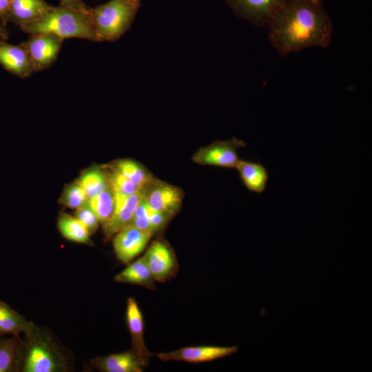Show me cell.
<instances>
[{
  "instance_id": "obj_1",
  "label": "cell",
  "mask_w": 372,
  "mask_h": 372,
  "mask_svg": "<svg viewBox=\"0 0 372 372\" xmlns=\"http://www.w3.org/2000/svg\"><path fill=\"white\" fill-rule=\"evenodd\" d=\"M267 25L269 43L282 57L309 48H326L333 32L320 1L309 0H287Z\"/></svg>"
},
{
  "instance_id": "obj_2",
  "label": "cell",
  "mask_w": 372,
  "mask_h": 372,
  "mask_svg": "<svg viewBox=\"0 0 372 372\" xmlns=\"http://www.w3.org/2000/svg\"><path fill=\"white\" fill-rule=\"evenodd\" d=\"M19 27L29 34L48 32L63 39L78 38L98 41L90 10L80 12L62 5L53 6L39 20Z\"/></svg>"
},
{
  "instance_id": "obj_3",
  "label": "cell",
  "mask_w": 372,
  "mask_h": 372,
  "mask_svg": "<svg viewBox=\"0 0 372 372\" xmlns=\"http://www.w3.org/2000/svg\"><path fill=\"white\" fill-rule=\"evenodd\" d=\"M138 6L127 0H111L90 8L98 41H113L130 28Z\"/></svg>"
},
{
  "instance_id": "obj_4",
  "label": "cell",
  "mask_w": 372,
  "mask_h": 372,
  "mask_svg": "<svg viewBox=\"0 0 372 372\" xmlns=\"http://www.w3.org/2000/svg\"><path fill=\"white\" fill-rule=\"evenodd\" d=\"M25 334L28 341L21 344L19 370L23 372L63 371L65 364L61 355L47 337L41 335L34 324Z\"/></svg>"
},
{
  "instance_id": "obj_5",
  "label": "cell",
  "mask_w": 372,
  "mask_h": 372,
  "mask_svg": "<svg viewBox=\"0 0 372 372\" xmlns=\"http://www.w3.org/2000/svg\"><path fill=\"white\" fill-rule=\"evenodd\" d=\"M64 39L52 33L30 34L21 44L25 48L34 72L49 68L56 61Z\"/></svg>"
},
{
  "instance_id": "obj_6",
  "label": "cell",
  "mask_w": 372,
  "mask_h": 372,
  "mask_svg": "<svg viewBox=\"0 0 372 372\" xmlns=\"http://www.w3.org/2000/svg\"><path fill=\"white\" fill-rule=\"evenodd\" d=\"M245 145L244 141L235 138L214 141L200 148L193 156L192 161L200 165L236 168L240 161L237 150Z\"/></svg>"
},
{
  "instance_id": "obj_7",
  "label": "cell",
  "mask_w": 372,
  "mask_h": 372,
  "mask_svg": "<svg viewBox=\"0 0 372 372\" xmlns=\"http://www.w3.org/2000/svg\"><path fill=\"white\" fill-rule=\"evenodd\" d=\"M142 190L144 200L154 210L174 216L181 207L183 192L176 186L154 178Z\"/></svg>"
},
{
  "instance_id": "obj_8",
  "label": "cell",
  "mask_w": 372,
  "mask_h": 372,
  "mask_svg": "<svg viewBox=\"0 0 372 372\" xmlns=\"http://www.w3.org/2000/svg\"><path fill=\"white\" fill-rule=\"evenodd\" d=\"M143 256L156 281H167L178 270L175 254L164 240H154Z\"/></svg>"
},
{
  "instance_id": "obj_9",
  "label": "cell",
  "mask_w": 372,
  "mask_h": 372,
  "mask_svg": "<svg viewBox=\"0 0 372 372\" xmlns=\"http://www.w3.org/2000/svg\"><path fill=\"white\" fill-rule=\"evenodd\" d=\"M287 0H227L236 15L258 26L267 25Z\"/></svg>"
},
{
  "instance_id": "obj_10",
  "label": "cell",
  "mask_w": 372,
  "mask_h": 372,
  "mask_svg": "<svg viewBox=\"0 0 372 372\" xmlns=\"http://www.w3.org/2000/svg\"><path fill=\"white\" fill-rule=\"evenodd\" d=\"M153 235L132 225L125 226L115 234L113 240L117 258L123 263H129L144 250Z\"/></svg>"
},
{
  "instance_id": "obj_11",
  "label": "cell",
  "mask_w": 372,
  "mask_h": 372,
  "mask_svg": "<svg viewBox=\"0 0 372 372\" xmlns=\"http://www.w3.org/2000/svg\"><path fill=\"white\" fill-rule=\"evenodd\" d=\"M237 347L199 346L187 347L157 355L164 362L176 360L192 363L209 362L228 356L236 352Z\"/></svg>"
},
{
  "instance_id": "obj_12",
  "label": "cell",
  "mask_w": 372,
  "mask_h": 372,
  "mask_svg": "<svg viewBox=\"0 0 372 372\" xmlns=\"http://www.w3.org/2000/svg\"><path fill=\"white\" fill-rule=\"evenodd\" d=\"M143 197V190L130 195L114 194L115 206L110 218L103 224L105 237L110 238L130 224L134 211Z\"/></svg>"
},
{
  "instance_id": "obj_13",
  "label": "cell",
  "mask_w": 372,
  "mask_h": 372,
  "mask_svg": "<svg viewBox=\"0 0 372 372\" xmlns=\"http://www.w3.org/2000/svg\"><path fill=\"white\" fill-rule=\"evenodd\" d=\"M0 65L21 79H26L34 72L30 56L21 43L13 45L0 41Z\"/></svg>"
},
{
  "instance_id": "obj_14",
  "label": "cell",
  "mask_w": 372,
  "mask_h": 372,
  "mask_svg": "<svg viewBox=\"0 0 372 372\" xmlns=\"http://www.w3.org/2000/svg\"><path fill=\"white\" fill-rule=\"evenodd\" d=\"M148 364L133 349L98 357L92 361L94 367L103 372H142Z\"/></svg>"
},
{
  "instance_id": "obj_15",
  "label": "cell",
  "mask_w": 372,
  "mask_h": 372,
  "mask_svg": "<svg viewBox=\"0 0 372 372\" xmlns=\"http://www.w3.org/2000/svg\"><path fill=\"white\" fill-rule=\"evenodd\" d=\"M53 6L45 0H12L7 15V23L18 25L41 19Z\"/></svg>"
},
{
  "instance_id": "obj_16",
  "label": "cell",
  "mask_w": 372,
  "mask_h": 372,
  "mask_svg": "<svg viewBox=\"0 0 372 372\" xmlns=\"http://www.w3.org/2000/svg\"><path fill=\"white\" fill-rule=\"evenodd\" d=\"M126 320L132 340V349L141 358L149 362L154 354L147 348L143 337V318L136 301L129 298L126 307Z\"/></svg>"
},
{
  "instance_id": "obj_17",
  "label": "cell",
  "mask_w": 372,
  "mask_h": 372,
  "mask_svg": "<svg viewBox=\"0 0 372 372\" xmlns=\"http://www.w3.org/2000/svg\"><path fill=\"white\" fill-rule=\"evenodd\" d=\"M117 282L136 285L150 289H155V282L143 256L129 264L114 278Z\"/></svg>"
},
{
  "instance_id": "obj_18",
  "label": "cell",
  "mask_w": 372,
  "mask_h": 372,
  "mask_svg": "<svg viewBox=\"0 0 372 372\" xmlns=\"http://www.w3.org/2000/svg\"><path fill=\"white\" fill-rule=\"evenodd\" d=\"M236 169L247 189L258 194L265 190L269 175L261 163L240 160Z\"/></svg>"
},
{
  "instance_id": "obj_19",
  "label": "cell",
  "mask_w": 372,
  "mask_h": 372,
  "mask_svg": "<svg viewBox=\"0 0 372 372\" xmlns=\"http://www.w3.org/2000/svg\"><path fill=\"white\" fill-rule=\"evenodd\" d=\"M143 189L153 179V175L141 164L130 159H119L107 165Z\"/></svg>"
},
{
  "instance_id": "obj_20",
  "label": "cell",
  "mask_w": 372,
  "mask_h": 372,
  "mask_svg": "<svg viewBox=\"0 0 372 372\" xmlns=\"http://www.w3.org/2000/svg\"><path fill=\"white\" fill-rule=\"evenodd\" d=\"M21 344L15 336L0 338V372L19 371Z\"/></svg>"
},
{
  "instance_id": "obj_21",
  "label": "cell",
  "mask_w": 372,
  "mask_h": 372,
  "mask_svg": "<svg viewBox=\"0 0 372 372\" xmlns=\"http://www.w3.org/2000/svg\"><path fill=\"white\" fill-rule=\"evenodd\" d=\"M57 226L65 238L79 243L90 245L92 244L90 233L75 217L63 213L59 217Z\"/></svg>"
},
{
  "instance_id": "obj_22",
  "label": "cell",
  "mask_w": 372,
  "mask_h": 372,
  "mask_svg": "<svg viewBox=\"0 0 372 372\" xmlns=\"http://www.w3.org/2000/svg\"><path fill=\"white\" fill-rule=\"evenodd\" d=\"M76 181L84 190L87 200L109 186L104 169L99 167L86 170Z\"/></svg>"
},
{
  "instance_id": "obj_23",
  "label": "cell",
  "mask_w": 372,
  "mask_h": 372,
  "mask_svg": "<svg viewBox=\"0 0 372 372\" xmlns=\"http://www.w3.org/2000/svg\"><path fill=\"white\" fill-rule=\"evenodd\" d=\"M87 203L94 212L99 223L103 225L110 218L114 212V194L108 186L94 197L88 199Z\"/></svg>"
},
{
  "instance_id": "obj_24",
  "label": "cell",
  "mask_w": 372,
  "mask_h": 372,
  "mask_svg": "<svg viewBox=\"0 0 372 372\" xmlns=\"http://www.w3.org/2000/svg\"><path fill=\"white\" fill-rule=\"evenodd\" d=\"M104 169L109 187L114 194L130 195L142 190L131 180L107 165Z\"/></svg>"
},
{
  "instance_id": "obj_25",
  "label": "cell",
  "mask_w": 372,
  "mask_h": 372,
  "mask_svg": "<svg viewBox=\"0 0 372 372\" xmlns=\"http://www.w3.org/2000/svg\"><path fill=\"white\" fill-rule=\"evenodd\" d=\"M32 325L25 318L12 310L0 323V335L10 334L19 338L21 333H25Z\"/></svg>"
},
{
  "instance_id": "obj_26",
  "label": "cell",
  "mask_w": 372,
  "mask_h": 372,
  "mask_svg": "<svg viewBox=\"0 0 372 372\" xmlns=\"http://www.w3.org/2000/svg\"><path fill=\"white\" fill-rule=\"evenodd\" d=\"M87 201L85 193L76 181L66 186L61 196V203L71 209H78Z\"/></svg>"
},
{
  "instance_id": "obj_27",
  "label": "cell",
  "mask_w": 372,
  "mask_h": 372,
  "mask_svg": "<svg viewBox=\"0 0 372 372\" xmlns=\"http://www.w3.org/2000/svg\"><path fill=\"white\" fill-rule=\"evenodd\" d=\"M149 209L150 207L143 198V197L137 205L129 225H132L141 230L154 234L149 218Z\"/></svg>"
},
{
  "instance_id": "obj_28",
  "label": "cell",
  "mask_w": 372,
  "mask_h": 372,
  "mask_svg": "<svg viewBox=\"0 0 372 372\" xmlns=\"http://www.w3.org/2000/svg\"><path fill=\"white\" fill-rule=\"evenodd\" d=\"M75 218L85 226L90 235L98 228L99 221L87 203L76 209Z\"/></svg>"
},
{
  "instance_id": "obj_29",
  "label": "cell",
  "mask_w": 372,
  "mask_h": 372,
  "mask_svg": "<svg viewBox=\"0 0 372 372\" xmlns=\"http://www.w3.org/2000/svg\"><path fill=\"white\" fill-rule=\"evenodd\" d=\"M172 217L173 216L169 214L150 208L149 218L154 234L162 230Z\"/></svg>"
},
{
  "instance_id": "obj_30",
  "label": "cell",
  "mask_w": 372,
  "mask_h": 372,
  "mask_svg": "<svg viewBox=\"0 0 372 372\" xmlns=\"http://www.w3.org/2000/svg\"><path fill=\"white\" fill-rule=\"evenodd\" d=\"M59 1L60 5L76 11L87 12L90 10L82 0H59Z\"/></svg>"
},
{
  "instance_id": "obj_31",
  "label": "cell",
  "mask_w": 372,
  "mask_h": 372,
  "mask_svg": "<svg viewBox=\"0 0 372 372\" xmlns=\"http://www.w3.org/2000/svg\"><path fill=\"white\" fill-rule=\"evenodd\" d=\"M12 0H0V21L4 26L7 25V15Z\"/></svg>"
},
{
  "instance_id": "obj_32",
  "label": "cell",
  "mask_w": 372,
  "mask_h": 372,
  "mask_svg": "<svg viewBox=\"0 0 372 372\" xmlns=\"http://www.w3.org/2000/svg\"><path fill=\"white\" fill-rule=\"evenodd\" d=\"M12 310L8 304L0 301V323Z\"/></svg>"
},
{
  "instance_id": "obj_33",
  "label": "cell",
  "mask_w": 372,
  "mask_h": 372,
  "mask_svg": "<svg viewBox=\"0 0 372 372\" xmlns=\"http://www.w3.org/2000/svg\"><path fill=\"white\" fill-rule=\"evenodd\" d=\"M9 37V33L6 26L0 21V41H7Z\"/></svg>"
},
{
  "instance_id": "obj_34",
  "label": "cell",
  "mask_w": 372,
  "mask_h": 372,
  "mask_svg": "<svg viewBox=\"0 0 372 372\" xmlns=\"http://www.w3.org/2000/svg\"><path fill=\"white\" fill-rule=\"evenodd\" d=\"M127 1L137 6H139L140 0H127Z\"/></svg>"
},
{
  "instance_id": "obj_35",
  "label": "cell",
  "mask_w": 372,
  "mask_h": 372,
  "mask_svg": "<svg viewBox=\"0 0 372 372\" xmlns=\"http://www.w3.org/2000/svg\"><path fill=\"white\" fill-rule=\"evenodd\" d=\"M309 1H313V2H319V1H320V0H309Z\"/></svg>"
}]
</instances>
